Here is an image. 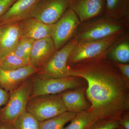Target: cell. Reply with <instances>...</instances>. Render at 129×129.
<instances>
[{"label":"cell","instance_id":"cell-18","mask_svg":"<svg viewBox=\"0 0 129 129\" xmlns=\"http://www.w3.org/2000/svg\"><path fill=\"white\" fill-rule=\"evenodd\" d=\"M104 14L129 27V0H105Z\"/></svg>","mask_w":129,"mask_h":129},{"label":"cell","instance_id":"cell-12","mask_svg":"<svg viewBox=\"0 0 129 129\" xmlns=\"http://www.w3.org/2000/svg\"><path fill=\"white\" fill-rule=\"evenodd\" d=\"M69 8L82 22L104 14L105 0H69Z\"/></svg>","mask_w":129,"mask_h":129},{"label":"cell","instance_id":"cell-1","mask_svg":"<svg viewBox=\"0 0 129 129\" xmlns=\"http://www.w3.org/2000/svg\"><path fill=\"white\" fill-rule=\"evenodd\" d=\"M107 53L68 65L70 76L86 81L89 111L101 120L114 118L128 108L129 83Z\"/></svg>","mask_w":129,"mask_h":129},{"label":"cell","instance_id":"cell-24","mask_svg":"<svg viewBox=\"0 0 129 129\" xmlns=\"http://www.w3.org/2000/svg\"><path fill=\"white\" fill-rule=\"evenodd\" d=\"M118 122L116 120H106L95 125L90 129H115L119 127Z\"/></svg>","mask_w":129,"mask_h":129},{"label":"cell","instance_id":"cell-6","mask_svg":"<svg viewBox=\"0 0 129 129\" xmlns=\"http://www.w3.org/2000/svg\"><path fill=\"white\" fill-rule=\"evenodd\" d=\"M76 43L73 38L62 47L56 51L44 67L34 75L41 78H52L70 76L67 63Z\"/></svg>","mask_w":129,"mask_h":129},{"label":"cell","instance_id":"cell-22","mask_svg":"<svg viewBox=\"0 0 129 129\" xmlns=\"http://www.w3.org/2000/svg\"><path fill=\"white\" fill-rule=\"evenodd\" d=\"M28 61L18 56L13 52L0 59V68L6 70H16L29 65Z\"/></svg>","mask_w":129,"mask_h":129},{"label":"cell","instance_id":"cell-30","mask_svg":"<svg viewBox=\"0 0 129 129\" xmlns=\"http://www.w3.org/2000/svg\"><path fill=\"white\" fill-rule=\"evenodd\" d=\"M3 28V26H0V36L1 35L2 32Z\"/></svg>","mask_w":129,"mask_h":129},{"label":"cell","instance_id":"cell-23","mask_svg":"<svg viewBox=\"0 0 129 129\" xmlns=\"http://www.w3.org/2000/svg\"><path fill=\"white\" fill-rule=\"evenodd\" d=\"M35 40L22 36L13 52L18 56L29 61L30 53Z\"/></svg>","mask_w":129,"mask_h":129},{"label":"cell","instance_id":"cell-5","mask_svg":"<svg viewBox=\"0 0 129 129\" xmlns=\"http://www.w3.org/2000/svg\"><path fill=\"white\" fill-rule=\"evenodd\" d=\"M32 84L31 98L48 94H55L70 89L80 88L81 78L69 76L61 78H43L33 75L30 77Z\"/></svg>","mask_w":129,"mask_h":129},{"label":"cell","instance_id":"cell-29","mask_svg":"<svg viewBox=\"0 0 129 129\" xmlns=\"http://www.w3.org/2000/svg\"><path fill=\"white\" fill-rule=\"evenodd\" d=\"M0 129H11L8 126L0 122Z\"/></svg>","mask_w":129,"mask_h":129},{"label":"cell","instance_id":"cell-19","mask_svg":"<svg viewBox=\"0 0 129 129\" xmlns=\"http://www.w3.org/2000/svg\"><path fill=\"white\" fill-rule=\"evenodd\" d=\"M70 121V124L63 129H90L98 122L89 110L76 113Z\"/></svg>","mask_w":129,"mask_h":129},{"label":"cell","instance_id":"cell-7","mask_svg":"<svg viewBox=\"0 0 129 129\" xmlns=\"http://www.w3.org/2000/svg\"><path fill=\"white\" fill-rule=\"evenodd\" d=\"M122 35H114L101 39L77 42L68 60V66L83 60L97 57L106 53Z\"/></svg>","mask_w":129,"mask_h":129},{"label":"cell","instance_id":"cell-11","mask_svg":"<svg viewBox=\"0 0 129 129\" xmlns=\"http://www.w3.org/2000/svg\"><path fill=\"white\" fill-rule=\"evenodd\" d=\"M39 0H17L0 17V26L19 23L29 17Z\"/></svg>","mask_w":129,"mask_h":129},{"label":"cell","instance_id":"cell-13","mask_svg":"<svg viewBox=\"0 0 129 129\" xmlns=\"http://www.w3.org/2000/svg\"><path fill=\"white\" fill-rule=\"evenodd\" d=\"M56 51L51 37L35 40L30 53L29 64L40 70Z\"/></svg>","mask_w":129,"mask_h":129},{"label":"cell","instance_id":"cell-3","mask_svg":"<svg viewBox=\"0 0 129 129\" xmlns=\"http://www.w3.org/2000/svg\"><path fill=\"white\" fill-rule=\"evenodd\" d=\"M32 92V84L30 77L18 88L9 92L7 102L5 107L0 109V122L10 125L26 112V106Z\"/></svg>","mask_w":129,"mask_h":129},{"label":"cell","instance_id":"cell-2","mask_svg":"<svg viewBox=\"0 0 129 129\" xmlns=\"http://www.w3.org/2000/svg\"><path fill=\"white\" fill-rule=\"evenodd\" d=\"M128 29L122 22L104 14L81 22L73 38L77 43L101 39L122 34Z\"/></svg>","mask_w":129,"mask_h":129},{"label":"cell","instance_id":"cell-9","mask_svg":"<svg viewBox=\"0 0 129 129\" xmlns=\"http://www.w3.org/2000/svg\"><path fill=\"white\" fill-rule=\"evenodd\" d=\"M69 0H39L29 17L48 24H54L69 7Z\"/></svg>","mask_w":129,"mask_h":129},{"label":"cell","instance_id":"cell-21","mask_svg":"<svg viewBox=\"0 0 129 129\" xmlns=\"http://www.w3.org/2000/svg\"><path fill=\"white\" fill-rule=\"evenodd\" d=\"M39 124L40 122L32 114L26 111L7 126L11 129H39Z\"/></svg>","mask_w":129,"mask_h":129},{"label":"cell","instance_id":"cell-8","mask_svg":"<svg viewBox=\"0 0 129 129\" xmlns=\"http://www.w3.org/2000/svg\"><path fill=\"white\" fill-rule=\"evenodd\" d=\"M81 22L74 11L69 8L55 24L51 37L56 50H59L74 38Z\"/></svg>","mask_w":129,"mask_h":129},{"label":"cell","instance_id":"cell-15","mask_svg":"<svg viewBox=\"0 0 129 129\" xmlns=\"http://www.w3.org/2000/svg\"><path fill=\"white\" fill-rule=\"evenodd\" d=\"M21 37L20 23L3 26L0 36V59L13 52Z\"/></svg>","mask_w":129,"mask_h":129},{"label":"cell","instance_id":"cell-10","mask_svg":"<svg viewBox=\"0 0 129 129\" xmlns=\"http://www.w3.org/2000/svg\"><path fill=\"white\" fill-rule=\"evenodd\" d=\"M39 71V69L30 64L14 70L0 68V87L8 92H11Z\"/></svg>","mask_w":129,"mask_h":129},{"label":"cell","instance_id":"cell-17","mask_svg":"<svg viewBox=\"0 0 129 129\" xmlns=\"http://www.w3.org/2000/svg\"><path fill=\"white\" fill-rule=\"evenodd\" d=\"M107 57L111 61L120 63L129 61V33L128 30L120 35L109 49Z\"/></svg>","mask_w":129,"mask_h":129},{"label":"cell","instance_id":"cell-16","mask_svg":"<svg viewBox=\"0 0 129 129\" xmlns=\"http://www.w3.org/2000/svg\"><path fill=\"white\" fill-rule=\"evenodd\" d=\"M86 89V87L79 88L61 92L60 95L67 111L76 113L89 109L90 106L85 96Z\"/></svg>","mask_w":129,"mask_h":129},{"label":"cell","instance_id":"cell-14","mask_svg":"<svg viewBox=\"0 0 129 129\" xmlns=\"http://www.w3.org/2000/svg\"><path fill=\"white\" fill-rule=\"evenodd\" d=\"M22 36L35 40L51 37L55 24L44 23L37 19L29 17L20 22Z\"/></svg>","mask_w":129,"mask_h":129},{"label":"cell","instance_id":"cell-28","mask_svg":"<svg viewBox=\"0 0 129 129\" xmlns=\"http://www.w3.org/2000/svg\"><path fill=\"white\" fill-rule=\"evenodd\" d=\"M119 124L123 126L125 129H129V118H124L118 122Z\"/></svg>","mask_w":129,"mask_h":129},{"label":"cell","instance_id":"cell-25","mask_svg":"<svg viewBox=\"0 0 129 129\" xmlns=\"http://www.w3.org/2000/svg\"><path fill=\"white\" fill-rule=\"evenodd\" d=\"M17 0H0V17Z\"/></svg>","mask_w":129,"mask_h":129},{"label":"cell","instance_id":"cell-27","mask_svg":"<svg viewBox=\"0 0 129 129\" xmlns=\"http://www.w3.org/2000/svg\"><path fill=\"white\" fill-rule=\"evenodd\" d=\"M9 98V92L0 87V109L6 104Z\"/></svg>","mask_w":129,"mask_h":129},{"label":"cell","instance_id":"cell-4","mask_svg":"<svg viewBox=\"0 0 129 129\" xmlns=\"http://www.w3.org/2000/svg\"><path fill=\"white\" fill-rule=\"evenodd\" d=\"M26 111L39 122L48 120L67 112L61 97L58 94L38 96L30 98Z\"/></svg>","mask_w":129,"mask_h":129},{"label":"cell","instance_id":"cell-20","mask_svg":"<svg viewBox=\"0 0 129 129\" xmlns=\"http://www.w3.org/2000/svg\"><path fill=\"white\" fill-rule=\"evenodd\" d=\"M76 114L67 111L48 120L40 122L39 129H63L64 125L71 121Z\"/></svg>","mask_w":129,"mask_h":129},{"label":"cell","instance_id":"cell-26","mask_svg":"<svg viewBox=\"0 0 129 129\" xmlns=\"http://www.w3.org/2000/svg\"><path fill=\"white\" fill-rule=\"evenodd\" d=\"M115 65L117 67L121 74L125 78L129 80V63H120L114 62Z\"/></svg>","mask_w":129,"mask_h":129}]
</instances>
